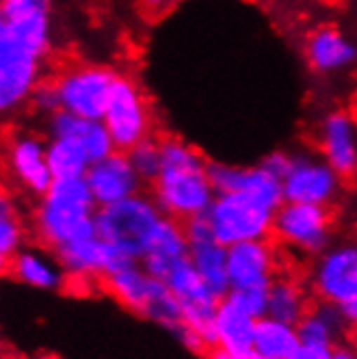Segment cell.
Masks as SVG:
<instances>
[{
    "instance_id": "cell-1",
    "label": "cell",
    "mask_w": 357,
    "mask_h": 359,
    "mask_svg": "<svg viewBox=\"0 0 357 359\" xmlns=\"http://www.w3.org/2000/svg\"><path fill=\"white\" fill-rule=\"evenodd\" d=\"M163 167L151 184L159 208L177 221L206 215L217 197L210 180V163L182 139H163Z\"/></svg>"
},
{
    "instance_id": "cell-2",
    "label": "cell",
    "mask_w": 357,
    "mask_h": 359,
    "mask_svg": "<svg viewBox=\"0 0 357 359\" xmlns=\"http://www.w3.org/2000/svg\"><path fill=\"white\" fill-rule=\"evenodd\" d=\"M95 212L97 203L87 177L55 180L35 208V234L50 251L72 241L97 236Z\"/></svg>"
},
{
    "instance_id": "cell-3",
    "label": "cell",
    "mask_w": 357,
    "mask_h": 359,
    "mask_svg": "<svg viewBox=\"0 0 357 359\" xmlns=\"http://www.w3.org/2000/svg\"><path fill=\"white\" fill-rule=\"evenodd\" d=\"M165 219V212L159 208L154 197L149 195H133L123 201L102 206L95 212V229L97 236L126 251L137 262L149 251L159 227Z\"/></svg>"
},
{
    "instance_id": "cell-4",
    "label": "cell",
    "mask_w": 357,
    "mask_h": 359,
    "mask_svg": "<svg viewBox=\"0 0 357 359\" xmlns=\"http://www.w3.org/2000/svg\"><path fill=\"white\" fill-rule=\"evenodd\" d=\"M109 292L130 312L165 327L169 333L177 329L182 318V305L167 286V281L151 277L141 264H135L105 279Z\"/></svg>"
},
{
    "instance_id": "cell-5",
    "label": "cell",
    "mask_w": 357,
    "mask_h": 359,
    "mask_svg": "<svg viewBox=\"0 0 357 359\" xmlns=\"http://www.w3.org/2000/svg\"><path fill=\"white\" fill-rule=\"evenodd\" d=\"M275 208L245 193H219L206 212L217 241L225 247L273 236Z\"/></svg>"
},
{
    "instance_id": "cell-6",
    "label": "cell",
    "mask_w": 357,
    "mask_h": 359,
    "mask_svg": "<svg viewBox=\"0 0 357 359\" xmlns=\"http://www.w3.org/2000/svg\"><path fill=\"white\" fill-rule=\"evenodd\" d=\"M308 290L316 301L338 307L357 299V241L331 243L316 255L308 273Z\"/></svg>"
},
{
    "instance_id": "cell-7",
    "label": "cell",
    "mask_w": 357,
    "mask_h": 359,
    "mask_svg": "<svg viewBox=\"0 0 357 359\" xmlns=\"http://www.w3.org/2000/svg\"><path fill=\"white\" fill-rule=\"evenodd\" d=\"M119 74L105 65H76L55 81L61 111L102 121Z\"/></svg>"
},
{
    "instance_id": "cell-8",
    "label": "cell",
    "mask_w": 357,
    "mask_h": 359,
    "mask_svg": "<svg viewBox=\"0 0 357 359\" xmlns=\"http://www.w3.org/2000/svg\"><path fill=\"white\" fill-rule=\"evenodd\" d=\"M273 238L301 255L316 258L331 245V212L327 206L284 201L275 212Z\"/></svg>"
},
{
    "instance_id": "cell-9",
    "label": "cell",
    "mask_w": 357,
    "mask_h": 359,
    "mask_svg": "<svg viewBox=\"0 0 357 359\" xmlns=\"http://www.w3.org/2000/svg\"><path fill=\"white\" fill-rule=\"evenodd\" d=\"M175 299L182 305V318L208 348H217V310L221 299L208 288V284L199 277L189 258L173 266L169 277L165 279Z\"/></svg>"
},
{
    "instance_id": "cell-10",
    "label": "cell",
    "mask_w": 357,
    "mask_h": 359,
    "mask_svg": "<svg viewBox=\"0 0 357 359\" xmlns=\"http://www.w3.org/2000/svg\"><path fill=\"white\" fill-rule=\"evenodd\" d=\"M102 121H105L115 143V149L119 151H128L149 137L151 117L147 102L139 85L133 79H128V76H119L117 79Z\"/></svg>"
},
{
    "instance_id": "cell-11",
    "label": "cell",
    "mask_w": 357,
    "mask_h": 359,
    "mask_svg": "<svg viewBox=\"0 0 357 359\" xmlns=\"http://www.w3.org/2000/svg\"><path fill=\"white\" fill-rule=\"evenodd\" d=\"M282 187L286 201L329 208L342 189V175L325 158L299 154L292 158V167L282 180Z\"/></svg>"
},
{
    "instance_id": "cell-12",
    "label": "cell",
    "mask_w": 357,
    "mask_h": 359,
    "mask_svg": "<svg viewBox=\"0 0 357 359\" xmlns=\"http://www.w3.org/2000/svg\"><path fill=\"white\" fill-rule=\"evenodd\" d=\"M184 234L189 241V262L208 288L219 299H225L232 290L227 277V247L217 241L208 217L201 215L184 221Z\"/></svg>"
},
{
    "instance_id": "cell-13",
    "label": "cell",
    "mask_w": 357,
    "mask_h": 359,
    "mask_svg": "<svg viewBox=\"0 0 357 359\" xmlns=\"http://www.w3.org/2000/svg\"><path fill=\"white\" fill-rule=\"evenodd\" d=\"M41 85V59L22 50L0 43V111L13 113Z\"/></svg>"
},
{
    "instance_id": "cell-14",
    "label": "cell",
    "mask_w": 357,
    "mask_h": 359,
    "mask_svg": "<svg viewBox=\"0 0 357 359\" xmlns=\"http://www.w3.org/2000/svg\"><path fill=\"white\" fill-rule=\"evenodd\" d=\"M277 271V251L269 238L227 247L229 288H269Z\"/></svg>"
},
{
    "instance_id": "cell-15",
    "label": "cell",
    "mask_w": 357,
    "mask_h": 359,
    "mask_svg": "<svg viewBox=\"0 0 357 359\" xmlns=\"http://www.w3.org/2000/svg\"><path fill=\"white\" fill-rule=\"evenodd\" d=\"M46 145L39 137L22 133L11 137L7 145V167L15 182L37 197H43L55 182V175L50 171Z\"/></svg>"
},
{
    "instance_id": "cell-16",
    "label": "cell",
    "mask_w": 357,
    "mask_h": 359,
    "mask_svg": "<svg viewBox=\"0 0 357 359\" xmlns=\"http://www.w3.org/2000/svg\"><path fill=\"white\" fill-rule=\"evenodd\" d=\"M213 187L219 193H245L260 199L271 208H279L284 199L282 180L269 173L262 165L256 167H234L225 163H210L208 167Z\"/></svg>"
},
{
    "instance_id": "cell-17",
    "label": "cell",
    "mask_w": 357,
    "mask_h": 359,
    "mask_svg": "<svg viewBox=\"0 0 357 359\" xmlns=\"http://www.w3.org/2000/svg\"><path fill=\"white\" fill-rule=\"evenodd\" d=\"M85 177L95 197L97 208L139 195L143 184L128 158V154L119 149L113 151L111 156L93 163Z\"/></svg>"
},
{
    "instance_id": "cell-18",
    "label": "cell",
    "mask_w": 357,
    "mask_h": 359,
    "mask_svg": "<svg viewBox=\"0 0 357 359\" xmlns=\"http://www.w3.org/2000/svg\"><path fill=\"white\" fill-rule=\"evenodd\" d=\"M323 158L342 177L357 173V121L346 111H331L318 128Z\"/></svg>"
},
{
    "instance_id": "cell-19",
    "label": "cell",
    "mask_w": 357,
    "mask_h": 359,
    "mask_svg": "<svg viewBox=\"0 0 357 359\" xmlns=\"http://www.w3.org/2000/svg\"><path fill=\"white\" fill-rule=\"evenodd\" d=\"M46 130L50 139H67L79 143L87 151L91 165L117 151L105 121L85 119L67 111H57L55 115L48 117Z\"/></svg>"
},
{
    "instance_id": "cell-20",
    "label": "cell",
    "mask_w": 357,
    "mask_h": 359,
    "mask_svg": "<svg viewBox=\"0 0 357 359\" xmlns=\"http://www.w3.org/2000/svg\"><path fill=\"white\" fill-rule=\"evenodd\" d=\"M305 61L316 74H338L355 65L357 46L342 31L321 27L305 39Z\"/></svg>"
},
{
    "instance_id": "cell-21",
    "label": "cell",
    "mask_w": 357,
    "mask_h": 359,
    "mask_svg": "<svg viewBox=\"0 0 357 359\" xmlns=\"http://www.w3.org/2000/svg\"><path fill=\"white\" fill-rule=\"evenodd\" d=\"M187 258H189V241L184 234V223L165 215L154 241H151L149 251L143 255V260L139 264L147 275L165 281L173 271V266L184 262Z\"/></svg>"
},
{
    "instance_id": "cell-22",
    "label": "cell",
    "mask_w": 357,
    "mask_h": 359,
    "mask_svg": "<svg viewBox=\"0 0 357 359\" xmlns=\"http://www.w3.org/2000/svg\"><path fill=\"white\" fill-rule=\"evenodd\" d=\"M53 253L69 279L93 281L100 277L102 279L107 277L111 245L105 243L100 236L65 243L57 247Z\"/></svg>"
},
{
    "instance_id": "cell-23",
    "label": "cell",
    "mask_w": 357,
    "mask_h": 359,
    "mask_svg": "<svg viewBox=\"0 0 357 359\" xmlns=\"http://www.w3.org/2000/svg\"><path fill=\"white\" fill-rule=\"evenodd\" d=\"M7 269L20 284L35 290L55 292L61 290L67 281V275L55 258V253L50 255L48 251H39L33 247H22L9 260Z\"/></svg>"
},
{
    "instance_id": "cell-24",
    "label": "cell",
    "mask_w": 357,
    "mask_h": 359,
    "mask_svg": "<svg viewBox=\"0 0 357 359\" xmlns=\"http://www.w3.org/2000/svg\"><path fill=\"white\" fill-rule=\"evenodd\" d=\"M349 329L351 327L344 318L342 307L321 303V301H316L297 325L301 344L331 346V348H336L338 342L346 338Z\"/></svg>"
},
{
    "instance_id": "cell-25",
    "label": "cell",
    "mask_w": 357,
    "mask_h": 359,
    "mask_svg": "<svg viewBox=\"0 0 357 359\" xmlns=\"http://www.w3.org/2000/svg\"><path fill=\"white\" fill-rule=\"evenodd\" d=\"M256 329L258 320L245 314L243 310L227 301L221 299L217 310V340L219 348L241 355V357H253V342H256Z\"/></svg>"
},
{
    "instance_id": "cell-26",
    "label": "cell",
    "mask_w": 357,
    "mask_h": 359,
    "mask_svg": "<svg viewBox=\"0 0 357 359\" xmlns=\"http://www.w3.org/2000/svg\"><path fill=\"white\" fill-rule=\"evenodd\" d=\"M310 292L299 281L286 275H277L269 286V316L286 323L299 325L301 318L310 310Z\"/></svg>"
},
{
    "instance_id": "cell-27",
    "label": "cell",
    "mask_w": 357,
    "mask_h": 359,
    "mask_svg": "<svg viewBox=\"0 0 357 359\" xmlns=\"http://www.w3.org/2000/svg\"><path fill=\"white\" fill-rule=\"evenodd\" d=\"M301 340L295 325L279 323L271 316L258 320L253 357L256 359H292Z\"/></svg>"
},
{
    "instance_id": "cell-28",
    "label": "cell",
    "mask_w": 357,
    "mask_h": 359,
    "mask_svg": "<svg viewBox=\"0 0 357 359\" xmlns=\"http://www.w3.org/2000/svg\"><path fill=\"white\" fill-rule=\"evenodd\" d=\"M46 156L55 180L85 177L91 167L87 151L79 143L67 139H50L46 145Z\"/></svg>"
},
{
    "instance_id": "cell-29",
    "label": "cell",
    "mask_w": 357,
    "mask_h": 359,
    "mask_svg": "<svg viewBox=\"0 0 357 359\" xmlns=\"http://www.w3.org/2000/svg\"><path fill=\"white\" fill-rule=\"evenodd\" d=\"M128 154V158L137 171V175L141 177V182H149L154 184L156 177L161 173V167H163V147H161V141L156 139H143L141 143H137L133 149L126 151Z\"/></svg>"
},
{
    "instance_id": "cell-30",
    "label": "cell",
    "mask_w": 357,
    "mask_h": 359,
    "mask_svg": "<svg viewBox=\"0 0 357 359\" xmlns=\"http://www.w3.org/2000/svg\"><path fill=\"white\" fill-rule=\"evenodd\" d=\"M22 238L24 232L15 215V206L7 197H3L0 199V260L5 264L22 249Z\"/></svg>"
},
{
    "instance_id": "cell-31",
    "label": "cell",
    "mask_w": 357,
    "mask_h": 359,
    "mask_svg": "<svg viewBox=\"0 0 357 359\" xmlns=\"http://www.w3.org/2000/svg\"><path fill=\"white\" fill-rule=\"evenodd\" d=\"M225 299L256 320L269 316V288H232Z\"/></svg>"
},
{
    "instance_id": "cell-32",
    "label": "cell",
    "mask_w": 357,
    "mask_h": 359,
    "mask_svg": "<svg viewBox=\"0 0 357 359\" xmlns=\"http://www.w3.org/2000/svg\"><path fill=\"white\" fill-rule=\"evenodd\" d=\"M29 104L39 113V115H55L57 111H61V102H59V93H57V87L55 83H41L35 93L31 95V102Z\"/></svg>"
},
{
    "instance_id": "cell-33",
    "label": "cell",
    "mask_w": 357,
    "mask_h": 359,
    "mask_svg": "<svg viewBox=\"0 0 357 359\" xmlns=\"http://www.w3.org/2000/svg\"><path fill=\"white\" fill-rule=\"evenodd\" d=\"M292 158H295V156H290V154H286V151H271L260 165H262L269 173H273L275 177L284 180V177L288 175L290 167H292Z\"/></svg>"
},
{
    "instance_id": "cell-34",
    "label": "cell",
    "mask_w": 357,
    "mask_h": 359,
    "mask_svg": "<svg viewBox=\"0 0 357 359\" xmlns=\"http://www.w3.org/2000/svg\"><path fill=\"white\" fill-rule=\"evenodd\" d=\"M171 336L177 340V342H180L184 348H189V351H193V353H201V351H206L208 346L206 344H203V340L199 338V333H195L189 325H180V327H177V329H173L171 331Z\"/></svg>"
},
{
    "instance_id": "cell-35",
    "label": "cell",
    "mask_w": 357,
    "mask_h": 359,
    "mask_svg": "<svg viewBox=\"0 0 357 359\" xmlns=\"http://www.w3.org/2000/svg\"><path fill=\"white\" fill-rule=\"evenodd\" d=\"M336 348H331V346H314V344H301L292 359H334V351Z\"/></svg>"
},
{
    "instance_id": "cell-36",
    "label": "cell",
    "mask_w": 357,
    "mask_h": 359,
    "mask_svg": "<svg viewBox=\"0 0 357 359\" xmlns=\"http://www.w3.org/2000/svg\"><path fill=\"white\" fill-rule=\"evenodd\" d=\"M342 312H344V318H346L349 327L357 329V299H353L351 303L342 305Z\"/></svg>"
},
{
    "instance_id": "cell-37",
    "label": "cell",
    "mask_w": 357,
    "mask_h": 359,
    "mask_svg": "<svg viewBox=\"0 0 357 359\" xmlns=\"http://www.w3.org/2000/svg\"><path fill=\"white\" fill-rule=\"evenodd\" d=\"M208 359H256V357H241V355H232V353H227L223 348H210V355Z\"/></svg>"
},
{
    "instance_id": "cell-38",
    "label": "cell",
    "mask_w": 357,
    "mask_h": 359,
    "mask_svg": "<svg viewBox=\"0 0 357 359\" xmlns=\"http://www.w3.org/2000/svg\"><path fill=\"white\" fill-rule=\"evenodd\" d=\"M143 3L149 7V9H161V7H165L169 0H143Z\"/></svg>"
},
{
    "instance_id": "cell-39",
    "label": "cell",
    "mask_w": 357,
    "mask_h": 359,
    "mask_svg": "<svg viewBox=\"0 0 357 359\" xmlns=\"http://www.w3.org/2000/svg\"><path fill=\"white\" fill-rule=\"evenodd\" d=\"M31 359H57V357L50 355V353H39V355H33Z\"/></svg>"
},
{
    "instance_id": "cell-40",
    "label": "cell",
    "mask_w": 357,
    "mask_h": 359,
    "mask_svg": "<svg viewBox=\"0 0 357 359\" xmlns=\"http://www.w3.org/2000/svg\"><path fill=\"white\" fill-rule=\"evenodd\" d=\"M351 346L357 351V329H353V331H351Z\"/></svg>"
}]
</instances>
